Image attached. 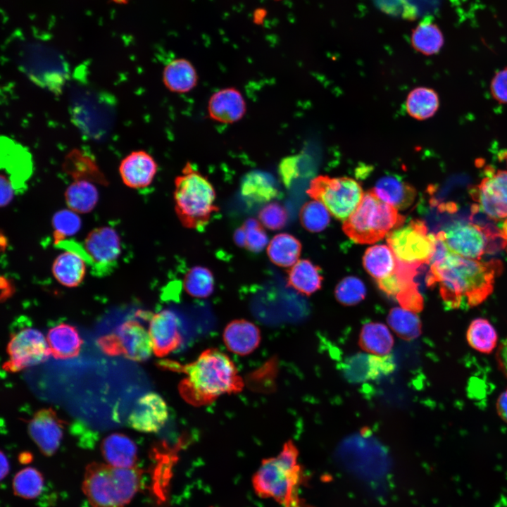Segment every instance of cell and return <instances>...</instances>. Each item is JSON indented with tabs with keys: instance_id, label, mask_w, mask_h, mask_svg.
<instances>
[{
	"instance_id": "f907efd6",
	"label": "cell",
	"mask_w": 507,
	"mask_h": 507,
	"mask_svg": "<svg viewBox=\"0 0 507 507\" xmlns=\"http://www.w3.org/2000/svg\"><path fill=\"white\" fill-rule=\"evenodd\" d=\"M10 469L9 466V461L6 457V456L4 455L3 451H1V480H4V478L8 474Z\"/></svg>"
},
{
	"instance_id": "277c9868",
	"label": "cell",
	"mask_w": 507,
	"mask_h": 507,
	"mask_svg": "<svg viewBox=\"0 0 507 507\" xmlns=\"http://www.w3.org/2000/svg\"><path fill=\"white\" fill-rule=\"evenodd\" d=\"M142 472L94 462L85 468L82 491L92 507H125L139 490Z\"/></svg>"
},
{
	"instance_id": "2e32d148",
	"label": "cell",
	"mask_w": 507,
	"mask_h": 507,
	"mask_svg": "<svg viewBox=\"0 0 507 507\" xmlns=\"http://www.w3.org/2000/svg\"><path fill=\"white\" fill-rule=\"evenodd\" d=\"M168 418V406L163 399L155 392H149L137 401L127 423L137 431L151 433L159 431Z\"/></svg>"
},
{
	"instance_id": "ab89813d",
	"label": "cell",
	"mask_w": 507,
	"mask_h": 507,
	"mask_svg": "<svg viewBox=\"0 0 507 507\" xmlns=\"http://www.w3.org/2000/svg\"><path fill=\"white\" fill-rule=\"evenodd\" d=\"M51 224L54 229V243L57 245L65 237L75 234L81 228L82 222L76 212L63 209L57 211L52 217Z\"/></svg>"
},
{
	"instance_id": "603a6c76",
	"label": "cell",
	"mask_w": 507,
	"mask_h": 507,
	"mask_svg": "<svg viewBox=\"0 0 507 507\" xmlns=\"http://www.w3.org/2000/svg\"><path fill=\"white\" fill-rule=\"evenodd\" d=\"M46 340L51 354L56 359L77 356L83 343L75 327L64 323L51 328Z\"/></svg>"
},
{
	"instance_id": "f35d334b",
	"label": "cell",
	"mask_w": 507,
	"mask_h": 507,
	"mask_svg": "<svg viewBox=\"0 0 507 507\" xmlns=\"http://www.w3.org/2000/svg\"><path fill=\"white\" fill-rule=\"evenodd\" d=\"M302 226L311 232L324 230L330 223V212L320 202L313 200L303 205L299 212Z\"/></svg>"
},
{
	"instance_id": "5b68a950",
	"label": "cell",
	"mask_w": 507,
	"mask_h": 507,
	"mask_svg": "<svg viewBox=\"0 0 507 507\" xmlns=\"http://www.w3.org/2000/svg\"><path fill=\"white\" fill-rule=\"evenodd\" d=\"M174 183L175 211L180 223L188 229L203 230L219 211L213 184L189 162Z\"/></svg>"
},
{
	"instance_id": "816d5d0a",
	"label": "cell",
	"mask_w": 507,
	"mask_h": 507,
	"mask_svg": "<svg viewBox=\"0 0 507 507\" xmlns=\"http://www.w3.org/2000/svg\"><path fill=\"white\" fill-rule=\"evenodd\" d=\"M499 232L501 237L507 244V218L503 221Z\"/></svg>"
},
{
	"instance_id": "8d00e7d4",
	"label": "cell",
	"mask_w": 507,
	"mask_h": 507,
	"mask_svg": "<svg viewBox=\"0 0 507 507\" xmlns=\"http://www.w3.org/2000/svg\"><path fill=\"white\" fill-rule=\"evenodd\" d=\"M64 169L75 180L94 181L106 184V180L95 163L89 157H82L79 151H73L68 155Z\"/></svg>"
},
{
	"instance_id": "f1b7e54d",
	"label": "cell",
	"mask_w": 507,
	"mask_h": 507,
	"mask_svg": "<svg viewBox=\"0 0 507 507\" xmlns=\"http://www.w3.org/2000/svg\"><path fill=\"white\" fill-rule=\"evenodd\" d=\"M267 254L275 265L292 267L298 261L301 251V244L298 239L288 233H279L269 242Z\"/></svg>"
},
{
	"instance_id": "f546056e",
	"label": "cell",
	"mask_w": 507,
	"mask_h": 507,
	"mask_svg": "<svg viewBox=\"0 0 507 507\" xmlns=\"http://www.w3.org/2000/svg\"><path fill=\"white\" fill-rule=\"evenodd\" d=\"M359 345L364 351L376 356H387L394 346V338L387 327L381 323H365L360 333Z\"/></svg>"
},
{
	"instance_id": "836d02e7",
	"label": "cell",
	"mask_w": 507,
	"mask_h": 507,
	"mask_svg": "<svg viewBox=\"0 0 507 507\" xmlns=\"http://www.w3.org/2000/svg\"><path fill=\"white\" fill-rule=\"evenodd\" d=\"M466 339L468 344L475 350L489 354L497 344V333L492 325L484 318H476L470 324Z\"/></svg>"
},
{
	"instance_id": "f5cc1de1",
	"label": "cell",
	"mask_w": 507,
	"mask_h": 507,
	"mask_svg": "<svg viewBox=\"0 0 507 507\" xmlns=\"http://www.w3.org/2000/svg\"><path fill=\"white\" fill-rule=\"evenodd\" d=\"M19 458H20V462L27 463L32 458V457L29 453L24 452L20 455Z\"/></svg>"
},
{
	"instance_id": "ee69618b",
	"label": "cell",
	"mask_w": 507,
	"mask_h": 507,
	"mask_svg": "<svg viewBox=\"0 0 507 507\" xmlns=\"http://www.w3.org/2000/svg\"><path fill=\"white\" fill-rule=\"evenodd\" d=\"M492 97L501 104H507V67L497 72L490 84Z\"/></svg>"
},
{
	"instance_id": "cb8c5ba5",
	"label": "cell",
	"mask_w": 507,
	"mask_h": 507,
	"mask_svg": "<svg viewBox=\"0 0 507 507\" xmlns=\"http://www.w3.org/2000/svg\"><path fill=\"white\" fill-rule=\"evenodd\" d=\"M198 80L195 67L184 58L170 61L163 68V82L169 91L174 93L190 92L196 86Z\"/></svg>"
},
{
	"instance_id": "4316f807",
	"label": "cell",
	"mask_w": 507,
	"mask_h": 507,
	"mask_svg": "<svg viewBox=\"0 0 507 507\" xmlns=\"http://www.w3.org/2000/svg\"><path fill=\"white\" fill-rule=\"evenodd\" d=\"M444 43L443 33L431 16L425 17L411 31L412 47L425 56L437 54Z\"/></svg>"
},
{
	"instance_id": "5bb4252c",
	"label": "cell",
	"mask_w": 507,
	"mask_h": 507,
	"mask_svg": "<svg viewBox=\"0 0 507 507\" xmlns=\"http://www.w3.org/2000/svg\"><path fill=\"white\" fill-rule=\"evenodd\" d=\"M65 424L51 408L37 411L29 420V434L44 456H51L58 449Z\"/></svg>"
},
{
	"instance_id": "7bdbcfd3",
	"label": "cell",
	"mask_w": 507,
	"mask_h": 507,
	"mask_svg": "<svg viewBox=\"0 0 507 507\" xmlns=\"http://www.w3.org/2000/svg\"><path fill=\"white\" fill-rule=\"evenodd\" d=\"M288 213L286 208L276 201L265 204L258 213V220L263 227L278 230L283 228L287 222Z\"/></svg>"
},
{
	"instance_id": "7a4b0ae2",
	"label": "cell",
	"mask_w": 507,
	"mask_h": 507,
	"mask_svg": "<svg viewBox=\"0 0 507 507\" xmlns=\"http://www.w3.org/2000/svg\"><path fill=\"white\" fill-rule=\"evenodd\" d=\"M158 365L184 375L180 384V393L194 406L211 403L219 396L238 393L244 387L234 363L217 349H207L195 361L184 365L161 361Z\"/></svg>"
},
{
	"instance_id": "d6a6232c",
	"label": "cell",
	"mask_w": 507,
	"mask_h": 507,
	"mask_svg": "<svg viewBox=\"0 0 507 507\" xmlns=\"http://www.w3.org/2000/svg\"><path fill=\"white\" fill-rule=\"evenodd\" d=\"M65 199L68 208L80 213L92 211L99 200L97 188L92 182L75 180L66 189Z\"/></svg>"
},
{
	"instance_id": "60d3db41",
	"label": "cell",
	"mask_w": 507,
	"mask_h": 507,
	"mask_svg": "<svg viewBox=\"0 0 507 507\" xmlns=\"http://www.w3.org/2000/svg\"><path fill=\"white\" fill-rule=\"evenodd\" d=\"M366 295V287L363 282L355 276L343 278L336 286L334 296L337 300L345 306H353L363 300Z\"/></svg>"
},
{
	"instance_id": "db71d44e",
	"label": "cell",
	"mask_w": 507,
	"mask_h": 507,
	"mask_svg": "<svg viewBox=\"0 0 507 507\" xmlns=\"http://www.w3.org/2000/svg\"><path fill=\"white\" fill-rule=\"evenodd\" d=\"M6 245H7L6 238L1 234V250H3L4 249H5V248L6 247Z\"/></svg>"
},
{
	"instance_id": "9c48e42d",
	"label": "cell",
	"mask_w": 507,
	"mask_h": 507,
	"mask_svg": "<svg viewBox=\"0 0 507 507\" xmlns=\"http://www.w3.org/2000/svg\"><path fill=\"white\" fill-rule=\"evenodd\" d=\"M387 242L397 260L419 265L430 264L437 247L435 234H428L425 222L418 219L391 231Z\"/></svg>"
},
{
	"instance_id": "4fadbf2b",
	"label": "cell",
	"mask_w": 507,
	"mask_h": 507,
	"mask_svg": "<svg viewBox=\"0 0 507 507\" xmlns=\"http://www.w3.org/2000/svg\"><path fill=\"white\" fill-rule=\"evenodd\" d=\"M469 194L477 203L472 213L482 212L494 220L507 218V170L489 172Z\"/></svg>"
},
{
	"instance_id": "e575fe53",
	"label": "cell",
	"mask_w": 507,
	"mask_h": 507,
	"mask_svg": "<svg viewBox=\"0 0 507 507\" xmlns=\"http://www.w3.org/2000/svg\"><path fill=\"white\" fill-rule=\"evenodd\" d=\"M387 323L391 329L403 339H416L422 333V323L419 317L412 311L394 307L390 310Z\"/></svg>"
},
{
	"instance_id": "e0dca14e",
	"label": "cell",
	"mask_w": 507,
	"mask_h": 507,
	"mask_svg": "<svg viewBox=\"0 0 507 507\" xmlns=\"http://www.w3.org/2000/svg\"><path fill=\"white\" fill-rule=\"evenodd\" d=\"M394 368V361L389 356L358 353L346 361L343 371L349 382L360 383L377 380L392 373Z\"/></svg>"
},
{
	"instance_id": "74e56055",
	"label": "cell",
	"mask_w": 507,
	"mask_h": 507,
	"mask_svg": "<svg viewBox=\"0 0 507 507\" xmlns=\"http://www.w3.org/2000/svg\"><path fill=\"white\" fill-rule=\"evenodd\" d=\"M44 477L37 469L25 468L18 472L13 477L12 487L14 494L23 499H32L42 493Z\"/></svg>"
},
{
	"instance_id": "7c38bea8",
	"label": "cell",
	"mask_w": 507,
	"mask_h": 507,
	"mask_svg": "<svg viewBox=\"0 0 507 507\" xmlns=\"http://www.w3.org/2000/svg\"><path fill=\"white\" fill-rule=\"evenodd\" d=\"M86 263L96 276L111 273L118 263L121 254L120 239L111 227H96L87 235L82 246Z\"/></svg>"
},
{
	"instance_id": "681fc988",
	"label": "cell",
	"mask_w": 507,
	"mask_h": 507,
	"mask_svg": "<svg viewBox=\"0 0 507 507\" xmlns=\"http://www.w3.org/2000/svg\"><path fill=\"white\" fill-rule=\"evenodd\" d=\"M1 299L3 301H5L7 299L10 298L12 296V294L14 293L15 288L11 280L4 277V276H1Z\"/></svg>"
},
{
	"instance_id": "3957f363",
	"label": "cell",
	"mask_w": 507,
	"mask_h": 507,
	"mask_svg": "<svg viewBox=\"0 0 507 507\" xmlns=\"http://www.w3.org/2000/svg\"><path fill=\"white\" fill-rule=\"evenodd\" d=\"M298 457L299 451L289 440L276 456L263 460L252 478L256 494L273 499L284 507H303L299 489L305 477Z\"/></svg>"
},
{
	"instance_id": "f6af8a7d",
	"label": "cell",
	"mask_w": 507,
	"mask_h": 507,
	"mask_svg": "<svg viewBox=\"0 0 507 507\" xmlns=\"http://www.w3.org/2000/svg\"><path fill=\"white\" fill-rule=\"evenodd\" d=\"M12 182L3 174L1 175V206H8L13 198Z\"/></svg>"
},
{
	"instance_id": "9f6ffc18",
	"label": "cell",
	"mask_w": 507,
	"mask_h": 507,
	"mask_svg": "<svg viewBox=\"0 0 507 507\" xmlns=\"http://www.w3.org/2000/svg\"><path fill=\"white\" fill-rule=\"evenodd\" d=\"M276 1H280V0H276Z\"/></svg>"
},
{
	"instance_id": "8992f818",
	"label": "cell",
	"mask_w": 507,
	"mask_h": 507,
	"mask_svg": "<svg viewBox=\"0 0 507 507\" xmlns=\"http://www.w3.org/2000/svg\"><path fill=\"white\" fill-rule=\"evenodd\" d=\"M406 217L371 189L364 192L354 211L344 221V232L356 243L373 244L402 226Z\"/></svg>"
},
{
	"instance_id": "11a10c76",
	"label": "cell",
	"mask_w": 507,
	"mask_h": 507,
	"mask_svg": "<svg viewBox=\"0 0 507 507\" xmlns=\"http://www.w3.org/2000/svg\"><path fill=\"white\" fill-rule=\"evenodd\" d=\"M506 164H507V156H506Z\"/></svg>"
},
{
	"instance_id": "d6986e66",
	"label": "cell",
	"mask_w": 507,
	"mask_h": 507,
	"mask_svg": "<svg viewBox=\"0 0 507 507\" xmlns=\"http://www.w3.org/2000/svg\"><path fill=\"white\" fill-rule=\"evenodd\" d=\"M207 109L213 120L232 124L244 116L246 104L240 91L230 87L215 92L208 99Z\"/></svg>"
},
{
	"instance_id": "8fae6325",
	"label": "cell",
	"mask_w": 507,
	"mask_h": 507,
	"mask_svg": "<svg viewBox=\"0 0 507 507\" xmlns=\"http://www.w3.org/2000/svg\"><path fill=\"white\" fill-rule=\"evenodd\" d=\"M6 351L9 358L4 363L3 369L11 373L42 363L51 354L43 334L32 327H24L11 334Z\"/></svg>"
},
{
	"instance_id": "1f68e13d",
	"label": "cell",
	"mask_w": 507,
	"mask_h": 507,
	"mask_svg": "<svg viewBox=\"0 0 507 507\" xmlns=\"http://www.w3.org/2000/svg\"><path fill=\"white\" fill-rule=\"evenodd\" d=\"M439 106L437 93L431 88L418 87L412 89L406 100L408 114L418 120L432 118Z\"/></svg>"
},
{
	"instance_id": "30bf717a",
	"label": "cell",
	"mask_w": 507,
	"mask_h": 507,
	"mask_svg": "<svg viewBox=\"0 0 507 507\" xmlns=\"http://www.w3.org/2000/svg\"><path fill=\"white\" fill-rule=\"evenodd\" d=\"M96 343L108 356L123 355L134 361L148 360L153 351L149 332L133 320L123 323L114 332L99 337Z\"/></svg>"
},
{
	"instance_id": "52a82bcc",
	"label": "cell",
	"mask_w": 507,
	"mask_h": 507,
	"mask_svg": "<svg viewBox=\"0 0 507 507\" xmlns=\"http://www.w3.org/2000/svg\"><path fill=\"white\" fill-rule=\"evenodd\" d=\"M435 235L451 252L470 259L507 246L499 230L470 222H456Z\"/></svg>"
},
{
	"instance_id": "44dd1931",
	"label": "cell",
	"mask_w": 507,
	"mask_h": 507,
	"mask_svg": "<svg viewBox=\"0 0 507 507\" xmlns=\"http://www.w3.org/2000/svg\"><path fill=\"white\" fill-rule=\"evenodd\" d=\"M372 190L382 201L397 210L410 207L417 196V191L413 185L394 175L381 177Z\"/></svg>"
},
{
	"instance_id": "d590c367",
	"label": "cell",
	"mask_w": 507,
	"mask_h": 507,
	"mask_svg": "<svg viewBox=\"0 0 507 507\" xmlns=\"http://www.w3.org/2000/svg\"><path fill=\"white\" fill-rule=\"evenodd\" d=\"M183 287L185 292L194 298H208L214 290L213 273L204 266H193L184 277Z\"/></svg>"
},
{
	"instance_id": "bcb514c9",
	"label": "cell",
	"mask_w": 507,
	"mask_h": 507,
	"mask_svg": "<svg viewBox=\"0 0 507 507\" xmlns=\"http://www.w3.org/2000/svg\"><path fill=\"white\" fill-rule=\"evenodd\" d=\"M496 358L500 370L507 378V337L501 342Z\"/></svg>"
},
{
	"instance_id": "83f0119b",
	"label": "cell",
	"mask_w": 507,
	"mask_h": 507,
	"mask_svg": "<svg viewBox=\"0 0 507 507\" xmlns=\"http://www.w3.org/2000/svg\"><path fill=\"white\" fill-rule=\"evenodd\" d=\"M320 269L307 259L299 260L287 272V284L298 292L309 296L321 288Z\"/></svg>"
},
{
	"instance_id": "ffe728a7",
	"label": "cell",
	"mask_w": 507,
	"mask_h": 507,
	"mask_svg": "<svg viewBox=\"0 0 507 507\" xmlns=\"http://www.w3.org/2000/svg\"><path fill=\"white\" fill-rule=\"evenodd\" d=\"M223 337L226 347L239 356L252 353L258 348L261 339L259 328L245 319L230 322L224 329Z\"/></svg>"
},
{
	"instance_id": "7402d4cb",
	"label": "cell",
	"mask_w": 507,
	"mask_h": 507,
	"mask_svg": "<svg viewBox=\"0 0 507 507\" xmlns=\"http://www.w3.org/2000/svg\"><path fill=\"white\" fill-rule=\"evenodd\" d=\"M101 453L108 464L118 468L136 466L137 448L127 436L114 433L104 439L101 445Z\"/></svg>"
},
{
	"instance_id": "b9f144b4",
	"label": "cell",
	"mask_w": 507,
	"mask_h": 507,
	"mask_svg": "<svg viewBox=\"0 0 507 507\" xmlns=\"http://www.w3.org/2000/svg\"><path fill=\"white\" fill-rule=\"evenodd\" d=\"M241 227L244 232L243 248L254 253H259L268 246V234L259 220L249 218Z\"/></svg>"
},
{
	"instance_id": "d4e9b609",
	"label": "cell",
	"mask_w": 507,
	"mask_h": 507,
	"mask_svg": "<svg viewBox=\"0 0 507 507\" xmlns=\"http://www.w3.org/2000/svg\"><path fill=\"white\" fill-rule=\"evenodd\" d=\"M278 192L275 180L261 171H251L242 181V195L250 203H269L277 196Z\"/></svg>"
},
{
	"instance_id": "ba28073f",
	"label": "cell",
	"mask_w": 507,
	"mask_h": 507,
	"mask_svg": "<svg viewBox=\"0 0 507 507\" xmlns=\"http://www.w3.org/2000/svg\"><path fill=\"white\" fill-rule=\"evenodd\" d=\"M308 194L322 203L337 219L345 220L356 208L363 196L361 184L348 177L318 175L310 183Z\"/></svg>"
},
{
	"instance_id": "4dcf8cb0",
	"label": "cell",
	"mask_w": 507,
	"mask_h": 507,
	"mask_svg": "<svg viewBox=\"0 0 507 507\" xmlns=\"http://www.w3.org/2000/svg\"><path fill=\"white\" fill-rule=\"evenodd\" d=\"M363 265L367 273L377 281L394 271L396 258L389 246L376 244L365 250Z\"/></svg>"
},
{
	"instance_id": "484cf974",
	"label": "cell",
	"mask_w": 507,
	"mask_h": 507,
	"mask_svg": "<svg viewBox=\"0 0 507 507\" xmlns=\"http://www.w3.org/2000/svg\"><path fill=\"white\" fill-rule=\"evenodd\" d=\"M86 262L78 254L66 251L59 254L52 264V273L55 279L63 286L75 287L84 277Z\"/></svg>"
},
{
	"instance_id": "7dc6e473",
	"label": "cell",
	"mask_w": 507,
	"mask_h": 507,
	"mask_svg": "<svg viewBox=\"0 0 507 507\" xmlns=\"http://www.w3.org/2000/svg\"><path fill=\"white\" fill-rule=\"evenodd\" d=\"M280 174L284 183L289 186L296 175L295 163H293L292 161L289 159L287 160L286 162L283 161L280 165Z\"/></svg>"
},
{
	"instance_id": "6da1fadb",
	"label": "cell",
	"mask_w": 507,
	"mask_h": 507,
	"mask_svg": "<svg viewBox=\"0 0 507 507\" xmlns=\"http://www.w3.org/2000/svg\"><path fill=\"white\" fill-rule=\"evenodd\" d=\"M430 264L426 284L429 287L437 285L444 303L451 309L482 303L492 292L495 279L503 270L500 260L480 261L462 257L451 252L437 239Z\"/></svg>"
},
{
	"instance_id": "9a60e30c",
	"label": "cell",
	"mask_w": 507,
	"mask_h": 507,
	"mask_svg": "<svg viewBox=\"0 0 507 507\" xmlns=\"http://www.w3.org/2000/svg\"><path fill=\"white\" fill-rule=\"evenodd\" d=\"M149 333L153 352L160 358L172 353L182 344L179 320L175 313L170 310H162L151 315Z\"/></svg>"
},
{
	"instance_id": "c3c4849f",
	"label": "cell",
	"mask_w": 507,
	"mask_h": 507,
	"mask_svg": "<svg viewBox=\"0 0 507 507\" xmlns=\"http://www.w3.org/2000/svg\"><path fill=\"white\" fill-rule=\"evenodd\" d=\"M496 407L500 418L507 423V389L497 399Z\"/></svg>"
},
{
	"instance_id": "ac0fdd59",
	"label": "cell",
	"mask_w": 507,
	"mask_h": 507,
	"mask_svg": "<svg viewBox=\"0 0 507 507\" xmlns=\"http://www.w3.org/2000/svg\"><path fill=\"white\" fill-rule=\"evenodd\" d=\"M158 171L154 157L144 150L132 151L120 162L119 173L123 183L132 189L149 186Z\"/></svg>"
}]
</instances>
